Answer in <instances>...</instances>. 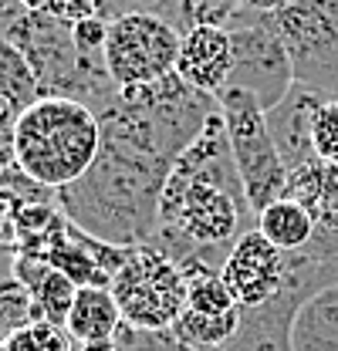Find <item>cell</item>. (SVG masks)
Masks as SVG:
<instances>
[{
	"label": "cell",
	"instance_id": "ffe728a7",
	"mask_svg": "<svg viewBox=\"0 0 338 351\" xmlns=\"http://www.w3.org/2000/svg\"><path fill=\"white\" fill-rule=\"evenodd\" d=\"M115 348L119 351H193L172 335V328L169 331H142V328H132L126 321H122V328L115 335Z\"/></svg>",
	"mask_w": 338,
	"mask_h": 351
},
{
	"label": "cell",
	"instance_id": "5bb4252c",
	"mask_svg": "<svg viewBox=\"0 0 338 351\" xmlns=\"http://www.w3.org/2000/svg\"><path fill=\"white\" fill-rule=\"evenodd\" d=\"M291 351H338V284L301 304L291 324Z\"/></svg>",
	"mask_w": 338,
	"mask_h": 351
},
{
	"label": "cell",
	"instance_id": "3957f363",
	"mask_svg": "<svg viewBox=\"0 0 338 351\" xmlns=\"http://www.w3.org/2000/svg\"><path fill=\"white\" fill-rule=\"evenodd\" d=\"M102 149L98 115L75 98H38L17 115L14 166L51 193L78 182Z\"/></svg>",
	"mask_w": 338,
	"mask_h": 351
},
{
	"label": "cell",
	"instance_id": "d4e9b609",
	"mask_svg": "<svg viewBox=\"0 0 338 351\" xmlns=\"http://www.w3.org/2000/svg\"><path fill=\"white\" fill-rule=\"evenodd\" d=\"M7 233H10V206L0 199V240H3ZM0 247H3V243H0Z\"/></svg>",
	"mask_w": 338,
	"mask_h": 351
},
{
	"label": "cell",
	"instance_id": "44dd1931",
	"mask_svg": "<svg viewBox=\"0 0 338 351\" xmlns=\"http://www.w3.org/2000/svg\"><path fill=\"white\" fill-rule=\"evenodd\" d=\"M24 14H41V17H54L65 24H78L88 17H98L91 0H14Z\"/></svg>",
	"mask_w": 338,
	"mask_h": 351
},
{
	"label": "cell",
	"instance_id": "30bf717a",
	"mask_svg": "<svg viewBox=\"0 0 338 351\" xmlns=\"http://www.w3.org/2000/svg\"><path fill=\"white\" fill-rule=\"evenodd\" d=\"M176 75L190 88H196L210 98H220L234 75L230 31L223 24H196V27L183 31Z\"/></svg>",
	"mask_w": 338,
	"mask_h": 351
},
{
	"label": "cell",
	"instance_id": "2e32d148",
	"mask_svg": "<svg viewBox=\"0 0 338 351\" xmlns=\"http://www.w3.org/2000/svg\"><path fill=\"white\" fill-rule=\"evenodd\" d=\"M240 314H244V307L223 311V314H207V311L186 307L179 314V321L172 324V335L193 351H227L240 331Z\"/></svg>",
	"mask_w": 338,
	"mask_h": 351
},
{
	"label": "cell",
	"instance_id": "6da1fadb",
	"mask_svg": "<svg viewBox=\"0 0 338 351\" xmlns=\"http://www.w3.org/2000/svg\"><path fill=\"white\" fill-rule=\"evenodd\" d=\"M257 226L220 112L169 169L159 199V230L149 247L179 267H223L230 247Z\"/></svg>",
	"mask_w": 338,
	"mask_h": 351
},
{
	"label": "cell",
	"instance_id": "4fadbf2b",
	"mask_svg": "<svg viewBox=\"0 0 338 351\" xmlns=\"http://www.w3.org/2000/svg\"><path fill=\"white\" fill-rule=\"evenodd\" d=\"M284 196L301 203L322 230L338 233V166L315 159L295 173H288Z\"/></svg>",
	"mask_w": 338,
	"mask_h": 351
},
{
	"label": "cell",
	"instance_id": "603a6c76",
	"mask_svg": "<svg viewBox=\"0 0 338 351\" xmlns=\"http://www.w3.org/2000/svg\"><path fill=\"white\" fill-rule=\"evenodd\" d=\"M17 115L21 112H14L3 98H0V159L10 166L14 162V125H17Z\"/></svg>",
	"mask_w": 338,
	"mask_h": 351
},
{
	"label": "cell",
	"instance_id": "52a82bcc",
	"mask_svg": "<svg viewBox=\"0 0 338 351\" xmlns=\"http://www.w3.org/2000/svg\"><path fill=\"white\" fill-rule=\"evenodd\" d=\"M295 68V85L338 95V0H295L267 10Z\"/></svg>",
	"mask_w": 338,
	"mask_h": 351
},
{
	"label": "cell",
	"instance_id": "7402d4cb",
	"mask_svg": "<svg viewBox=\"0 0 338 351\" xmlns=\"http://www.w3.org/2000/svg\"><path fill=\"white\" fill-rule=\"evenodd\" d=\"M102 21H115L122 14H135V10H156L159 0H91Z\"/></svg>",
	"mask_w": 338,
	"mask_h": 351
},
{
	"label": "cell",
	"instance_id": "5b68a950",
	"mask_svg": "<svg viewBox=\"0 0 338 351\" xmlns=\"http://www.w3.org/2000/svg\"><path fill=\"white\" fill-rule=\"evenodd\" d=\"M122 321L142 331H169L186 311V274L156 247H132L112 280Z\"/></svg>",
	"mask_w": 338,
	"mask_h": 351
},
{
	"label": "cell",
	"instance_id": "277c9868",
	"mask_svg": "<svg viewBox=\"0 0 338 351\" xmlns=\"http://www.w3.org/2000/svg\"><path fill=\"white\" fill-rule=\"evenodd\" d=\"M216 101H220V119H223L227 142H230V152H234V162H237V176L244 182L247 203L257 217L271 203L284 199L288 166H284V159H281V152L271 138L267 112L247 91L227 88Z\"/></svg>",
	"mask_w": 338,
	"mask_h": 351
},
{
	"label": "cell",
	"instance_id": "8992f818",
	"mask_svg": "<svg viewBox=\"0 0 338 351\" xmlns=\"http://www.w3.org/2000/svg\"><path fill=\"white\" fill-rule=\"evenodd\" d=\"M183 31L156 10H135L109 21L105 68L119 91L149 88L176 75Z\"/></svg>",
	"mask_w": 338,
	"mask_h": 351
},
{
	"label": "cell",
	"instance_id": "484cf974",
	"mask_svg": "<svg viewBox=\"0 0 338 351\" xmlns=\"http://www.w3.org/2000/svg\"><path fill=\"white\" fill-rule=\"evenodd\" d=\"M71 351H119V348H115V341L112 345H75L71 341Z\"/></svg>",
	"mask_w": 338,
	"mask_h": 351
},
{
	"label": "cell",
	"instance_id": "8fae6325",
	"mask_svg": "<svg viewBox=\"0 0 338 351\" xmlns=\"http://www.w3.org/2000/svg\"><path fill=\"white\" fill-rule=\"evenodd\" d=\"M322 98H328V95H322L315 88L295 85L284 95V101H278L267 112V129H271V138H274L288 173H295V169L318 159L315 145H311V115L322 105Z\"/></svg>",
	"mask_w": 338,
	"mask_h": 351
},
{
	"label": "cell",
	"instance_id": "d6986e66",
	"mask_svg": "<svg viewBox=\"0 0 338 351\" xmlns=\"http://www.w3.org/2000/svg\"><path fill=\"white\" fill-rule=\"evenodd\" d=\"M311 145L322 162L338 166V95L322 98V105L311 115Z\"/></svg>",
	"mask_w": 338,
	"mask_h": 351
},
{
	"label": "cell",
	"instance_id": "7a4b0ae2",
	"mask_svg": "<svg viewBox=\"0 0 338 351\" xmlns=\"http://www.w3.org/2000/svg\"><path fill=\"white\" fill-rule=\"evenodd\" d=\"M169 166L102 142L91 169L54 196V206L82 233L112 247H146L159 230V199Z\"/></svg>",
	"mask_w": 338,
	"mask_h": 351
},
{
	"label": "cell",
	"instance_id": "ba28073f",
	"mask_svg": "<svg viewBox=\"0 0 338 351\" xmlns=\"http://www.w3.org/2000/svg\"><path fill=\"white\" fill-rule=\"evenodd\" d=\"M223 27L234 44V75L227 88L247 91L264 112H271L295 88V68L281 34L264 10H237Z\"/></svg>",
	"mask_w": 338,
	"mask_h": 351
},
{
	"label": "cell",
	"instance_id": "ac0fdd59",
	"mask_svg": "<svg viewBox=\"0 0 338 351\" xmlns=\"http://www.w3.org/2000/svg\"><path fill=\"white\" fill-rule=\"evenodd\" d=\"M0 351H71V338L65 335V328H54L47 321H27L0 345Z\"/></svg>",
	"mask_w": 338,
	"mask_h": 351
},
{
	"label": "cell",
	"instance_id": "e0dca14e",
	"mask_svg": "<svg viewBox=\"0 0 338 351\" xmlns=\"http://www.w3.org/2000/svg\"><path fill=\"white\" fill-rule=\"evenodd\" d=\"M0 98L14 112H24L27 105H34L41 98V88H38V78H34L27 58L7 34H0Z\"/></svg>",
	"mask_w": 338,
	"mask_h": 351
},
{
	"label": "cell",
	"instance_id": "cb8c5ba5",
	"mask_svg": "<svg viewBox=\"0 0 338 351\" xmlns=\"http://www.w3.org/2000/svg\"><path fill=\"white\" fill-rule=\"evenodd\" d=\"M288 3H295V0H234V7L237 10H281V7H288Z\"/></svg>",
	"mask_w": 338,
	"mask_h": 351
},
{
	"label": "cell",
	"instance_id": "9c48e42d",
	"mask_svg": "<svg viewBox=\"0 0 338 351\" xmlns=\"http://www.w3.org/2000/svg\"><path fill=\"white\" fill-rule=\"evenodd\" d=\"M284 274H288V254H281L274 243H267L257 226L247 230L230 247L227 261L220 267L227 291L244 311L267 304L284 287Z\"/></svg>",
	"mask_w": 338,
	"mask_h": 351
},
{
	"label": "cell",
	"instance_id": "9a60e30c",
	"mask_svg": "<svg viewBox=\"0 0 338 351\" xmlns=\"http://www.w3.org/2000/svg\"><path fill=\"white\" fill-rule=\"evenodd\" d=\"M257 230L281 254H295V250H304L315 240L318 223H315V217L301 203L284 196V199H278V203H271L267 210L257 213Z\"/></svg>",
	"mask_w": 338,
	"mask_h": 351
},
{
	"label": "cell",
	"instance_id": "4316f807",
	"mask_svg": "<svg viewBox=\"0 0 338 351\" xmlns=\"http://www.w3.org/2000/svg\"><path fill=\"white\" fill-rule=\"evenodd\" d=\"M3 169H7V162H3V159H0V176H3Z\"/></svg>",
	"mask_w": 338,
	"mask_h": 351
},
{
	"label": "cell",
	"instance_id": "7c38bea8",
	"mask_svg": "<svg viewBox=\"0 0 338 351\" xmlns=\"http://www.w3.org/2000/svg\"><path fill=\"white\" fill-rule=\"evenodd\" d=\"M122 328V314L109 287H78L68 311L65 335L75 345H112Z\"/></svg>",
	"mask_w": 338,
	"mask_h": 351
}]
</instances>
